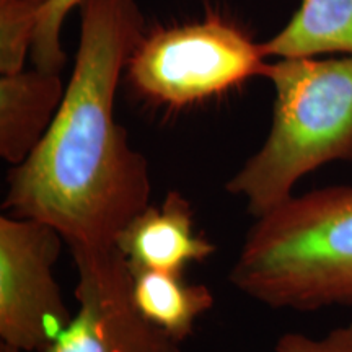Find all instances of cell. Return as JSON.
<instances>
[{
    "instance_id": "cell-14",
    "label": "cell",
    "mask_w": 352,
    "mask_h": 352,
    "mask_svg": "<svg viewBox=\"0 0 352 352\" xmlns=\"http://www.w3.org/2000/svg\"><path fill=\"white\" fill-rule=\"evenodd\" d=\"M20 2L30 3V6H33V7L39 8V13H41V10L44 8V6H46V3L50 2V0H20Z\"/></svg>"
},
{
    "instance_id": "cell-8",
    "label": "cell",
    "mask_w": 352,
    "mask_h": 352,
    "mask_svg": "<svg viewBox=\"0 0 352 352\" xmlns=\"http://www.w3.org/2000/svg\"><path fill=\"white\" fill-rule=\"evenodd\" d=\"M65 87L59 72L33 67L0 78V155L23 164L54 121Z\"/></svg>"
},
{
    "instance_id": "cell-13",
    "label": "cell",
    "mask_w": 352,
    "mask_h": 352,
    "mask_svg": "<svg viewBox=\"0 0 352 352\" xmlns=\"http://www.w3.org/2000/svg\"><path fill=\"white\" fill-rule=\"evenodd\" d=\"M276 352H352V323L331 329L321 340L287 333L277 341Z\"/></svg>"
},
{
    "instance_id": "cell-7",
    "label": "cell",
    "mask_w": 352,
    "mask_h": 352,
    "mask_svg": "<svg viewBox=\"0 0 352 352\" xmlns=\"http://www.w3.org/2000/svg\"><path fill=\"white\" fill-rule=\"evenodd\" d=\"M118 250L131 267L183 272L212 256L215 245L195 232L189 201L171 189L162 206L148 204L118 235Z\"/></svg>"
},
{
    "instance_id": "cell-6",
    "label": "cell",
    "mask_w": 352,
    "mask_h": 352,
    "mask_svg": "<svg viewBox=\"0 0 352 352\" xmlns=\"http://www.w3.org/2000/svg\"><path fill=\"white\" fill-rule=\"evenodd\" d=\"M78 310L44 352H182L132 300V272L116 245L72 248Z\"/></svg>"
},
{
    "instance_id": "cell-3",
    "label": "cell",
    "mask_w": 352,
    "mask_h": 352,
    "mask_svg": "<svg viewBox=\"0 0 352 352\" xmlns=\"http://www.w3.org/2000/svg\"><path fill=\"white\" fill-rule=\"evenodd\" d=\"M264 77L276 90L271 131L226 186L256 219L289 201L303 176L352 162V56L280 59Z\"/></svg>"
},
{
    "instance_id": "cell-1",
    "label": "cell",
    "mask_w": 352,
    "mask_h": 352,
    "mask_svg": "<svg viewBox=\"0 0 352 352\" xmlns=\"http://www.w3.org/2000/svg\"><path fill=\"white\" fill-rule=\"evenodd\" d=\"M80 44L54 121L13 166L3 209L50 223L69 248H100L151 204L148 162L114 118L122 70L144 38L138 0H82Z\"/></svg>"
},
{
    "instance_id": "cell-12",
    "label": "cell",
    "mask_w": 352,
    "mask_h": 352,
    "mask_svg": "<svg viewBox=\"0 0 352 352\" xmlns=\"http://www.w3.org/2000/svg\"><path fill=\"white\" fill-rule=\"evenodd\" d=\"M82 0H50L39 13L38 28L32 46V60L38 69L59 72L64 69L65 52L60 46V30L67 13Z\"/></svg>"
},
{
    "instance_id": "cell-4",
    "label": "cell",
    "mask_w": 352,
    "mask_h": 352,
    "mask_svg": "<svg viewBox=\"0 0 352 352\" xmlns=\"http://www.w3.org/2000/svg\"><path fill=\"white\" fill-rule=\"evenodd\" d=\"M264 59L261 43L209 15L199 23L144 34L127 63V77L145 98L182 108L264 77Z\"/></svg>"
},
{
    "instance_id": "cell-11",
    "label": "cell",
    "mask_w": 352,
    "mask_h": 352,
    "mask_svg": "<svg viewBox=\"0 0 352 352\" xmlns=\"http://www.w3.org/2000/svg\"><path fill=\"white\" fill-rule=\"evenodd\" d=\"M39 8L20 0H0V72L23 70L26 56L32 54L38 28Z\"/></svg>"
},
{
    "instance_id": "cell-9",
    "label": "cell",
    "mask_w": 352,
    "mask_h": 352,
    "mask_svg": "<svg viewBox=\"0 0 352 352\" xmlns=\"http://www.w3.org/2000/svg\"><path fill=\"white\" fill-rule=\"evenodd\" d=\"M131 272L134 305L151 323L179 342L191 336L196 321L215 303L208 285L188 284L183 272L144 267H131Z\"/></svg>"
},
{
    "instance_id": "cell-10",
    "label": "cell",
    "mask_w": 352,
    "mask_h": 352,
    "mask_svg": "<svg viewBox=\"0 0 352 352\" xmlns=\"http://www.w3.org/2000/svg\"><path fill=\"white\" fill-rule=\"evenodd\" d=\"M261 50L279 59L331 52L352 56V0H302L289 23L261 43Z\"/></svg>"
},
{
    "instance_id": "cell-2",
    "label": "cell",
    "mask_w": 352,
    "mask_h": 352,
    "mask_svg": "<svg viewBox=\"0 0 352 352\" xmlns=\"http://www.w3.org/2000/svg\"><path fill=\"white\" fill-rule=\"evenodd\" d=\"M228 279L271 308L352 305V186L292 196L258 217Z\"/></svg>"
},
{
    "instance_id": "cell-15",
    "label": "cell",
    "mask_w": 352,
    "mask_h": 352,
    "mask_svg": "<svg viewBox=\"0 0 352 352\" xmlns=\"http://www.w3.org/2000/svg\"><path fill=\"white\" fill-rule=\"evenodd\" d=\"M0 352H23V351L16 349V347L13 346H8L6 342H0Z\"/></svg>"
},
{
    "instance_id": "cell-5",
    "label": "cell",
    "mask_w": 352,
    "mask_h": 352,
    "mask_svg": "<svg viewBox=\"0 0 352 352\" xmlns=\"http://www.w3.org/2000/svg\"><path fill=\"white\" fill-rule=\"evenodd\" d=\"M64 236L50 223L0 217V340L23 352H44L69 327L54 279Z\"/></svg>"
}]
</instances>
